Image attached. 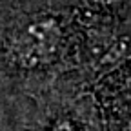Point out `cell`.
<instances>
[{"label": "cell", "mask_w": 131, "mask_h": 131, "mask_svg": "<svg viewBox=\"0 0 131 131\" xmlns=\"http://www.w3.org/2000/svg\"><path fill=\"white\" fill-rule=\"evenodd\" d=\"M62 47V27L55 18L29 22L11 37L9 58L24 69H35L57 60Z\"/></svg>", "instance_id": "6da1fadb"}, {"label": "cell", "mask_w": 131, "mask_h": 131, "mask_svg": "<svg viewBox=\"0 0 131 131\" xmlns=\"http://www.w3.org/2000/svg\"><path fill=\"white\" fill-rule=\"evenodd\" d=\"M49 131H77V127H75L69 120L62 118V120H57V122L51 126V129H49Z\"/></svg>", "instance_id": "7a4b0ae2"}]
</instances>
